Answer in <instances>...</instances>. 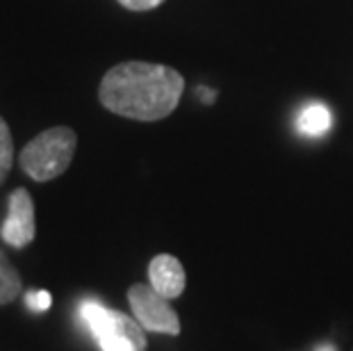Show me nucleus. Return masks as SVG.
<instances>
[{
  "label": "nucleus",
  "instance_id": "obj_7",
  "mask_svg": "<svg viewBox=\"0 0 353 351\" xmlns=\"http://www.w3.org/2000/svg\"><path fill=\"white\" fill-rule=\"evenodd\" d=\"M21 292H23V283H21L17 267L10 263V258L0 249V305L17 301Z\"/></svg>",
  "mask_w": 353,
  "mask_h": 351
},
{
  "label": "nucleus",
  "instance_id": "obj_6",
  "mask_svg": "<svg viewBox=\"0 0 353 351\" xmlns=\"http://www.w3.org/2000/svg\"><path fill=\"white\" fill-rule=\"evenodd\" d=\"M333 126V114L326 106L321 103H312L301 110V114L296 117V128L305 137H321L326 135Z\"/></svg>",
  "mask_w": 353,
  "mask_h": 351
},
{
  "label": "nucleus",
  "instance_id": "obj_4",
  "mask_svg": "<svg viewBox=\"0 0 353 351\" xmlns=\"http://www.w3.org/2000/svg\"><path fill=\"white\" fill-rule=\"evenodd\" d=\"M0 235L12 249H26L28 244H32L37 235L34 201L26 188L12 190L10 199H7V217L3 228H0Z\"/></svg>",
  "mask_w": 353,
  "mask_h": 351
},
{
  "label": "nucleus",
  "instance_id": "obj_9",
  "mask_svg": "<svg viewBox=\"0 0 353 351\" xmlns=\"http://www.w3.org/2000/svg\"><path fill=\"white\" fill-rule=\"evenodd\" d=\"M50 303H52V297H50V292H46V290H32V292L26 294V305L34 312L48 310Z\"/></svg>",
  "mask_w": 353,
  "mask_h": 351
},
{
  "label": "nucleus",
  "instance_id": "obj_10",
  "mask_svg": "<svg viewBox=\"0 0 353 351\" xmlns=\"http://www.w3.org/2000/svg\"><path fill=\"white\" fill-rule=\"evenodd\" d=\"M117 3L130 12H151L155 7H160L164 0H117Z\"/></svg>",
  "mask_w": 353,
  "mask_h": 351
},
{
  "label": "nucleus",
  "instance_id": "obj_11",
  "mask_svg": "<svg viewBox=\"0 0 353 351\" xmlns=\"http://www.w3.org/2000/svg\"><path fill=\"white\" fill-rule=\"evenodd\" d=\"M317 351H337V349L330 345H321V347H317Z\"/></svg>",
  "mask_w": 353,
  "mask_h": 351
},
{
  "label": "nucleus",
  "instance_id": "obj_8",
  "mask_svg": "<svg viewBox=\"0 0 353 351\" xmlns=\"http://www.w3.org/2000/svg\"><path fill=\"white\" fill-rule=\"evenodd\" d=\"M14 162V139L10 132V126L3 117H0V185L5 183V178L10 176Z\"/></svg>",
  "mask_w": 353,
  "mask_h": 351
},
{
  "label": "nucleus",
  "instance_id": "obj_5",
  "mask_svg": "<svg viewBox=\"0 0 353 351\" xmlns=\"http://www.w3.org/2000/svg\"><path fill=\"white\" fill-rule=\"evenodd\" d=\"M148 279H151V288L155 292L167 297L169 301L183 294L187 285L183 265H180L178 258L169 256V253H160V256H155L151 260V265H148Z\"/></svg>",
  "mask_w": 353,
  "mask_h": 351
},
{
  "label": "nucleus",
  "instance_id": "obj_1",
  "mask_svg": "<svg viewBox=\"0 0 353 351\" xmlns=\"http://www.w3.org/2000/svg\"><path fill=\"white\" fill-rule=\"evenodd\" d=\"M185 92L176 69L153 62H121L105 73L99 87L101 106L132 121H160L174 114Z\"/></svg>",
  "mask_w": 353,
  "mask_h": 351
},
{
  "label": "nucleus",
  "instance_id": "obj_2",
  "mask_svg": "<svg viewBox=\"0 0 353 351\" xmlns=\"http://www.w3.org/2000/svg\"><path fill=\"white\" fill-rule=\"evenodd\" d=\"M78 148V135L69 126H52L23 146L19 164L37 183L55 181L71 167Z\"/></svg>",
  "mask_w": 353,
  "mask_h": 351
},
{
  "label": "nucleus",
  "instance_id": "obj_3",
  "mask_svg": "<svg viewBox=\"0 0 353 351\" xmlns=\"http://www.w3.org/2000/svg\"><path fill=\"white\" fill-rule=\"evenodd\" d=\"M128 303L132 308V317L151 333L178 335L180 319L171 308L169 299L155 292L146 283H134L128 288Z\"/></svg>",
  "mask_w": 353,
  "mask_h": 351
}]
</instances>
